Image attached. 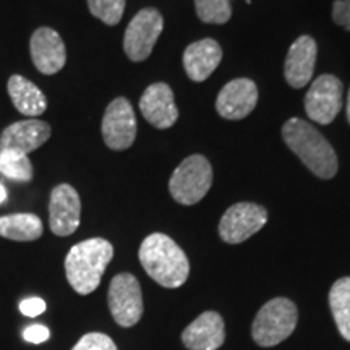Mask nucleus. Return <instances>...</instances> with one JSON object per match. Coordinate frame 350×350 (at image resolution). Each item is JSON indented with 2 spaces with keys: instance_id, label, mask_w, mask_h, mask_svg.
<instances>
[{
  "instance_id": "1",
  "label": "nucleus",
  "mask_w": 350,
  "mask_h": 350,
  "mask_svg": "<svg viewBox=\"0 0 350 350\" xmlns=\"http://www.w3.org/2000/svg\"><path fill=\"white\" fill-rule=\"evenodd\" d=\"M138 258L148 275L163 287H180L190 274V262L185 252L172 239L159 232L143 240Z\"/></svg>"
},
{
  "instance_id": "2",
  "label": "nucleus",
  "mask_w": 350,
  "mask_h": 350,
  "mask_svg": "<svg viewBox=\"0 0 350 350\" xmlns=\"http://www.w3.org/2000/svg\"><path fill=\"white\" fill-rule=\"evenodd\" d=\"M282 138L299 159L319 178L338 174V156L329 142L319 131L301 119H288L282 126Z\"/></svg>"
},
{
  "instance_id": "3",
  "label": "nucleus",
  "mask_w": 350,
  "mask_h": 350,
  "mask_svg": "<svg viewBox=\"0 0 350 350\" xmlns=\"http://www.w3.org/2000/svg\"><path fill=\"white\" fill-rule=\"evenodd\" d=\"M112 258L113 247L106 239H88L73 245L65 258V274L73 291L80 295L94 292Z\"/></svg>"
},
{
  "instance_id": "4",
  "label": "nucleus",
  "mask_w": 350,
  "mask_h": 350,
  "mask_svg": "<svg viewBox=\"0 0 350 350\" xmlns=\"http://www.w3.org/2000/svg\"><path fill=\"white\" fill-rule=\"evenodd\" d=\"M297 321L299 310L294 301L284 297H275L262 305L253 319V340L261 347H274L295 331Z\"/></svg>"
},
{
  "instance_id": "5",
  "label": "nucleus",
  "mask_w": 350,
  "mask_h": 350,
  "mask_svg": "<svg viewBox=\"0 0 350 350\" xmlns=\"http://www.w3.org/2000/svg\"><path fill=\"white\" fill-rule=\"evenodd\" d=\"M213 185V167L201 154L188 156L174 170L169 191L177 203L191 206L206 196Z\"/></svg>"
},
{
  "instance_id": "6",
  "label": "nucleus",
  "mask_w": 350,
  "mask_h": 350,
  "mask_svg": "<svg viewBox=\"0 0 350 350\" xmlns=\"http://www.w3.org/2000/svg\"><path fill=\"white\" fill-rule=\"evenodd\" d=\"M109 310L122 327L135 326L143 317V294L138 279L130 273L117 274L107 292Z\"/></svg>"
},
{
  "instance_id": "7",
  "label": "nucleus",
  "mask_w": 350,
  "mask_h": 350,
  "mask_svg": "<svg viewBox=\"0 0 350 350\" xmlns=\"http://www.w3.org/2000/svg\"><path fill=\"white\" fill-rule=\"evenodd\" d=\"M164 28L163 15L156 8H143L131 18L124 36V51L133 62H143L151 55L152 47Z\"/></svg>"
},
{
  "instance_id": "8",
  "label": "nucleus",
  "mask_w": 350,
  "mask_h": 350,
  "mask_svg": "<svg viewBox=\"0 0 350 350\" xmlns=\"http://www.w3.org/2000/svg\"><path fill=\"white\" fill-rule=\"evenodd\" d=\"M342 81L338 77H318L305 96L306 116L319 125L331 124L342 107Z\"/></svg>"
},
{
  "instance_id": "9",
  "label": "nucleus",
  "mask_w": 350,
  "mask_h": 350,
  "mask_svg": "<svg viewBox=\"0 0 350 350\" xmlns=\"http://www.w3.org/2000/svg\"><path fill=\"white\" fill-rule=\"evenodd\" d=\"M268 211L256 203H237L230 206L219 222V235L226 243L237 245L262 229Z\"/></svg>"
},
{
  "instance_id": "10",
  "label": "nucleus",
  "mask_w": 350,
  "mask_h": 350,
  "mask_svg": "<svg viewBox=\"0 0 350 350\" xmlns=\"http://www.w3.org/2000/svg\"><path fill=\"white\" fill-rule=\"evenodd\" d=\"M103 139L113 151H124L133 144L137 138V117L129 99L117 98L109 104L104 112Z\"/></svg>"
},
{
  "instance_id": "11",
  "label": "nucleus",
  "mask_w": 350,
  "mask_h": 350,
  "mask_svg": "<svg viewBox=\"0 0 350 350\" xmlns=\"http://www.w3.org/2000/svg\"><path fill=\"white\" fill-rule=\"evenodd\" d=\"M81 201L78 191L68 183H60L51 193L49 227L52 234L68 237L80 226Z\"/></svg>"
},
{
  "instance_id": "12",
  "label": "nucleus",
  "mask_w": 350,
  "mask_h": 350,
  "mask_svg": "<svg viewBox=\"0 0 350 350\" xmlns=\"http://www.w3.org/2000/svg\"><path fill=\"white\" fill-rule=\"evenodd\" d=\"M29 52L34 67L44 75H55L65 67L67 49L60 34L52 28H38L29 39Z\"/></svg>"
},
{
  "instance_id": "13",
  "label": "nucleus",
  "mask_w": 350,
  "mask_h": 350,
  "mask_svg": "<svg viewBox=\"0 0 350 350\" xmlns=\"http://www.w3.org/2000/svg\"><path fill=\"white\" fill-rule=\"evenodd\" d=\"M258 103V88L248 78H237L222 88L216 99L219 116L227 120H240L250 116Z\"/></svg>"
},
{
  "instance_id": "14",
  "label": "nucleus",
  "mask_w": 350,
  "mask_h": 350,
  "mask_svg": "<svg viewBox=\"0 0 350 350\" xmlns=\"http://www.w3.org/2000/svg\"><path fill=\"white\" fill-rule=\"evenodd\" d=\"M139 111L152 126L159 130L170 129L178 119L174 93L165 83H152L139 99Z\"/></svg>"
},
{
  "instance_id": "15",
  "label": "nucleus",
  "mask_w": 350,
  "mask_h": 350,
  "mask_svg": "<svg viewBox=\"0 0 350 350\" xmlns=\"http://www.w3.org/2000/svg\"><path fill=\"white\" fill-rule=\"evenodd\" d=\"M51 125L47 122L29 119L8 125L0 135V150H15L25 154L36 151L51 138Z\"/></svg>"
},
{
  "instance_id": "16",
  "label": "nucleus",
  "mask_w": 350,
  "mask_h": 350,
  "mask_svg": "<svg viewBox=\"0 0 350 350\" xmlns=\"http://www.w3.org/2000/svg\"><path fill=\"white\" fill-rule=\"evenodd\" d=\"M226 340L224 319L216 312H204L185 327L182 342L188 350H217Z\"/></svg>"
},
{
  "instance_id": "17",
  "label": "nucleus",
  "mask_w": 350,
  "mask_h": 350,
  "mask_svg": "<svg viewBox=\"0 0 350 350\" xmlns=\"http://www.w3.org/2000/svg\"><path fill=\"white\" fill-rule=\"evenodd\" d=\"M317 64V42L310 36H300L287 52L284 77L292 88H304L313 77Z\"/></svg>"
},
{
  "instance_id": "18",
  "label": "nucleus",
  "mask_w": 350,
  "mask_h": 350,
  "mask_svg": "<svg viewBox=\"0 0 350 350\" xmlns=\"http://www.w3.org/2000/svg\"><path fill=\"white\" fill-rule=\"evenodd\" d=\"M222 49L214 39H201L187 47L183 52V67L190 80L204 81L219 67Z\"/></svg>"
},
{
  "instance_id": "19",
  "label": "nucleus",
  "mask_w": 350,
  "mask_h": 350,
  "mask_svg": "<svg viewBox=\"0 0 350 350\" xmlns=\"http://www.w3.org/2000/svg\"><path fill=\"white\" fill-rule=\"evenodd\" d=\"M8 96L16 111L26 117H38L46 112L47 99L39 88L21 75H12L7 85Z\"/></svg>"
},
{
  "instance_id": "20",
  "label": "nucleus",
  "mask_w": 350,
  "mask_h": 350,
  "mask_svg": "<svg viewBox=\"0 0 350 350\" xmlns=\"http://www.w3.org/2000/svg\"><path fill=\"white\" fill-rule=\"evenodd\" d=\"M42 221L36 214L18 213L0 217V237L15 242H33L42 235Z\"/></svg>"
},
{
  "instance_id": "21",
  "label": "nucleus",
  "mask_w": 350,
  "mask_h": 350,
  "mask_svg": "<svg viewBox=\"0 0 350 350\" xmlns=\"http://www.w3.org/2000/svg\"><path fill=\"white\" fill-rule=\"evenodd\" d=\"M329 306L340 336L350 342V278H342L332 284Z\"/></svg>"
},
{
  "instance_id": "22",
  "label": "nucleus",
  "mask_w": 350,
  "mask_h": 350,
  "mask_svg": "<svg viewBox=\"0 0 350 350\" xmlns=\"http://www.w3.org/2000/svg\"><path fill=\"white\" fill-rule=\"evenodd\" d=\"M0 174L13 182H31L33 164L28 154L15 150H0Z\"/></svg>"
},
{
  "instance_id": "23",
  "label": "nucleus",
  "mask_w": 350,
  "mask_h": 350,
  "mask_svg": "<svg viewBox=\"0 0 350 350\" xmlns=\"http://www.w3.org/2000/svg\"><path fill=\"white\" fill-rule=\"evenodd\" d=\"M195 7L196 15L204 23L224 25L232 16L229 0H195Z\"/></svg>"
},
{
  "instance_id": "24",
  "label": "nucleus",
  "mask_w": 350,
  "mask_h": 350,
  "mask_svg": "<svg viewBox=\"0 0 350 350\" xmlns=\"http://www.w3.org/2000/svg\"><path fill=\"white\" fill-rule=\"evenodd\" d=\"M91 15L107 26H116L125 12V0H88Z\"/></svg>"
},
{
  "instance_id": "25",
  "label": "nucleus",
  "mask_w": 350,
  "mask_h": 350,
  "mask_svg": "<svg viewBox=\"0 0 350 350\" xmlns=\"http://www.w3.org/2000/svg\"><path fill=\"white\" fill-rule=\"evenodd\" d=\"M72 350H117V345L107 334L88 332L78 340Z\"/></svg>"
},
{
  "instance_id": "26",
  "label": "nucleus",
  "mask_w": 350,
  "mask_h": 350,
  "mask_svg": "<svg viewBox=\"0 0 350 350\" xmlns=\"http://www.w3.org/2000/svg\"><path fill=\"white\" fill-rule=\"evenodd\" d=\"M332 20L350 31V0H336L332 5Z\"/></svg>"
},
{
  "instance_id": "27",
  "label": "nucleus",
  "mask_w": 350,
  "mask_h": 350,
  "mask_svg": "<svg viewBox=\"0 0 350 350\" xmlns=\"http://www.w3.org/2000/svg\"><path fill=\"white\" fill-rule=\"evenodd\" d=\"M23 338L26 342L42 344L51 338V331L42 325H31L23 331Z\"/></svg>"
},
{
  "instance_id": "28",
  "label": "nucleus",
  "mask_w": 350,
  "mask_h": 350,
  "mask_svg": "<svg viewBox=\"0 0 350 350\" xmlns=\"http://www.w3.org/2000/svg\"><path fill=\"white\" fill-rule=\"evenodd\" d=\"M44 310H46V301L39 297H31V299H26L20 304V312L28 318L39 317L44 313Z\"/></svg>"
},
{
  "instance_id": "29",
  "label": "nucleus",
  "mask_w": 350,
  "mask_h": 350,
  "mask_svg": "<svg viewBox=\"0 0 350 350\" xmlns=\"http://www.w3.org/2000/svg\"><path fill=\"white\" fill-rule=\"evenodd\" d=\"M7 190H5V187H3V183L0 182V204H3L7 201Z\"/></svg>"
},
{
  "instance_id": "30",
  "label": "nucleus",
  "mask_w": 350,
  "mask_h": 350,
  "mask_svg": "<svg viewBox=\"0 0 350 350\" xmlns=\"http://www.w3.org/2000/svg\"><path fill=\"white\" fill-rule=\"evenodd\" d=\"M347 119L350 124V90H349V98H347Z\"/></svg>"
}]
</instances>
